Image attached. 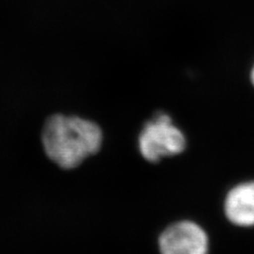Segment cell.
Returning a JSON list of instances; mask_svg holds the SVG:
<instances>
[{
	"label": "cell",
	"mask_w": 254,
	"mask_h": 254,
	"mask_svg": "<svg viewBox=\"0 0 254 254\" xmlns=\"http://www.w3.org/2000/svg\"><path fill=\"white\" fill-rule=\"evenodd\" d=\"M139 150L148 162H158L166 157L181 154L186 149L187 139L170 116L157 114L149 120L139 136Z\"/></svg>",
	"instance_id": "cell-2"
},
{
	"label": "cell",
	"mask_w": 254,
	"mask_h": 254,
	"mask_svg": "<svg viewBox=\"0 0 254 254\" xmlns=\"http://www.w3.org/2000/svg\"><path fill=\"white\" fill-rule=\"evenodd\" d=\"M251 79H252V83L254 85V66H253V69L251 71Z\"/></svg>",
	"instance_id": "cell-5"
},
{
	"label": "cell",
	"mask_w": 254,
	"mask_h": 254,
	"mask_svg": "<svg viewBox=\"0 0 254 254\" xmlns=\"http://www.w3.org/2000/svg\"><path fill=\"white\" fill-rule=\"evenodd\" d=\"M158 246L160 254H209L210 241L202 227L182 220L164 230Z\"/></svg>",
	"instance_id": "cell-3"
},
{
	"label": "cell",
	"mask_w": 254,
	"mask_h": 254,
	"mask_svg": "<svg viewBox=\"0 0 254 254\" xmlns=\"http://www.w3.org/2000/svg\"><path fill=\"white\" fill-rule=\"evenodd\" d=\"M224 213L236 227H254V180L242 182L229 190L224 200Z\"/></svg>",
	"instance_id": "cell-4"
},
{
	"label": "cell",
	"mask_w": 254,
	"mask_h": 254,
	"mask_svg": "<svg viewBox=\"0 0 254 254\" xmlns=\"http://www.w3.org/2000/svg\"><path fill=\"white\" fill-rule=\"evenodd\" d=\"M42 141L51 161L71 170L99 152L103 133L98 124L87 119L54 115L44 125Z\"/></svg>",
	"instance_id": "cell-1"
}]
</instances>
